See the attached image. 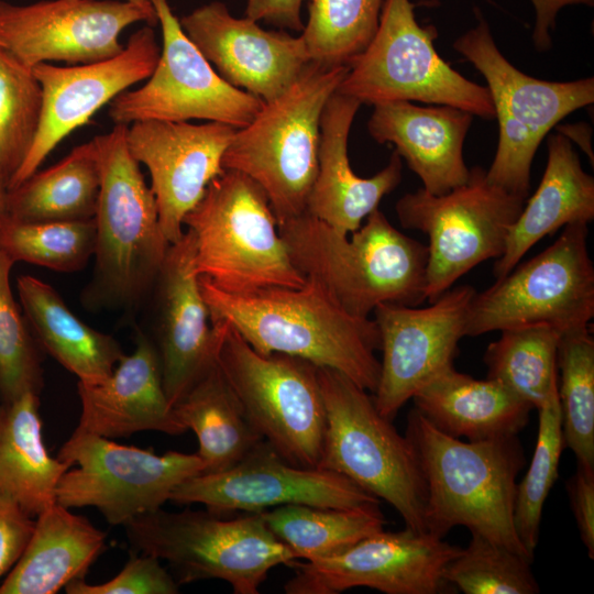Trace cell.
<instances>
[{
    "label": "cell",
    "instance_id": "6da1fadb",
    "mask_svg": "<svg viewBox=\"0 0 594 594\" xmlns=\"http://www.w3.org/2000/svg\"><path fill=\"white\" fill-rule=\"evenodd\" d=\"M211 322L231 326L257 352L284 353L333 369L375 392L381 349L374 319L346 312L316 279L299 288L223 292L199 277Z\"/></svg>",
    "mask_w": 594,
    "mask_h": 594
},
{
    "label": "cell",
    "instance_id": "7a4b0ae2",
    "mask_svg": "<svg viewBox=\"0 0 594 594\" xmlns=\"http://www.w3.org/2000/svg\"><path fill=\"white\" fill-rule=\"evenodd\" d=\"M406 436L426 484L427 532L443 538L453 527L464 526L531 562L514 524L516 480L525 465L518 437L462 441L436 428L416 408L408 414Z\"/></svg>",
    "mask_w": 594,
    "mask_h": 594
},
{
    "label": "cell",
    "instance_id": "3957f363",
    "mask_svg": "<svg viewBox=\"0 0 594 594\" xmlns=\"http://www.w3.org/2000/svg\"><path fill=\"white\" fill-rule=\"evenodd\" d=\"M277 227L295 267L352 316L370 318L383 304L426 300L427 245L397 230L378 209L351 239L307 212Z\"/></svg>",
    "mask_w": 594,
    "mask_h": 594
},
{
    "label": "cell",
    "instance_id": "277c9868",
    "mask_svg": "<svg viewBox=\"0 0 594 594\" xmlns=\"http://www.w3.org/2000/svg\"><path fill=\"white\" fill-rule=\"evenodd\" d=\"M128 125L94 138L100 186L94 216L95 272L85 300L99 307H131L151 288L170 243L158 218L155 196L127 143Z\"/></svg>",
    "mask_w": 594,
    "mask_h": 594
},
{
    "label": "cell",
    "instance_id": "5b68a950",
    "mask_svg": "<svg viewBox=\"0 0 594 594\" xmlns=\"http://www.w3.org/2000/svg\"><path fill=\"white\" fill-rule=\"evenodd\" d=\"M349 66L309 62L295 81L238 129L222 168L241 172L265 191L277 224L306 212L318 169L320 120Z\"/></svg>",
    "mask_w": 594,
    "mask_h": 594
},
{
    "label": "cell",
    "instance_id": "8992f818",
    "mask_svg": "<svg viewBox=\"0 0 594 594\" xmlns=\"http://www.w3.org/2000/svg\"><path fill=\"white\" fill-rule=\"evenodd\" d=\"M199 277L231 294L299 288L295 267L265 191L245 174L223 169L185 216Z\"/></svg>",
    "mask_w": 594,
    "mask_h": 594
},
{
    "label": "cell",
    "instance_id": "52a82bcc",
    "mask_svg": "<svg viewBox=\"0 0 594 594\" xmlns=\"http://www.w3.org/2000/svg\"><path fill=\"white\" fill-rule=\"evenodd\" d=\"M318 377L326 433L317 468L339 473L391 504L406 528L427 532L426 484L408 437L378 413L366 389L342 373L318 366Z\"/></svg>",
    "mask_w": 594,
    "mask_h": 594
},
{
    "label": "cell",
    "instance_id": "ba28073f",
    "mask_svg": "<svg viewBox=\"0 0 594 594\" xmlns=\"http://www.w3.org/2000/svg\"><path fill=\"white\" fill-rule=\"evenodd\" d=\"M123 527L136 551L169 564L178 584L218 579L235 594H257L270 570L297 560L258 513L224 519L210 510L158 508Z\"/></svg>",
    "mask_w": 594,
    "mask_h": 594
},
{
    "label": "cell",
    "instance_id": "9c48e42d",
    "mask_svg": "<svg viewBox=\"0 0 594 594\" xmlns=\"http://www.w3.org/2000/svg\"><path fill=\"white\" fill-rule=\"evenodd\" d=\"M479 23L453 48L483 75L499 135L486 170L490 183L527 200L534 156L549 131L575 110L594 102V78L548 81L516 68L498 50L487 22Z\"/></svg>",
    "mask_w": 594,
    "mask_h": 594
},
{
    "label": "cell",
    "instance_id": "30bf717a",
    "mask_svg": "<svg viewBox=\"0 0 594 594\" xmlns=\"http://www.w3.org/2000/svg\"><path fill=\"white\" fill-rule=\"evenodd\" d=\"M409 0H384L375 35L349 65L338 94L361 105L419 101L495 118L486 86L454 70L437 53V29L421 26Z\"/></svg>",
    "mask_w": 594,
    "mask_h": 594
},
{
    "label": "cell",
    "instance_id": "8fae6325",
    "mask_svg": "<svg viewBox=\"0 0 594 594\" xmlns=\"http://www.w3.org/2000/svg\"><path fill=\"white\" fill-rule=\"evenodd\" d=\"M221 324L218 364L250 421L280 457L317 468L326 433L318 366L289 354H262Z\"/></svg>",
    "mask_w": 594,
    "mask_h": 594
},
{
    "label": "cell",
    "instance_id": "7c38bea8",
    "mask_svg": "<svg viewBox=\"0 0 594 594\" xmlns=\"http://www.w3.org/2000/svg\"><path fill=\"white\" fill-rule=\"evenodd\" d=\"M525 201L490 183L481 166L443 195L420 188L400 197L395 205L399 223L429 240L426 300L433 302L473 267L501 257Z\"/></svg>",
    "mask_w": 594,
    "mask_h": 594
},
{
    "label": "cell",
    "instance_id": "4fadbf2b",
    "mask_svg": "<svg viewBox=\"0 0 594 594\" xmlns=\"http://www.w3.org/2000/svg\"><path fill=\"white\" fill-rule=\"evenodd\" d=\"M588 224L570 223L546 250L518 263L486 290L475 293L464 336L547 324L561 333L590 327L594 317V265Z\"/></svg>",
    "mask_w": 594,
    "mask_h": 594
},
{
    "label": "cell",
    "instance_id": "5bb4252c",
    "mask_svg": "<svg viewBox=\"0 0 594 594\" xmlns=\"http://www.w3.org/2000/svg\"><path fill=\"white\" fill-rule=\"evenodd\" d=\"M57 458L77 468L61 477L56 503L66 508L96 507L109 524L122 526L162 508L180 483L204 471L197 453L160 455L76 430Z\"/></svg>",
    "mask_w": 594,
    "mask_h": 594
},
{
    "label": "cell",
    "instance_id": "9a60e30c",
    "mask_svg": "<svg viewBox=\"0 0 594 594\" xmlns=\"http://www.w3.org/2000/svg\"><path fill=\"white\" fill-rule=\"evenodd\" d=\"M162 29L157 64L145 84L109 102L116 124L206 120L241 129L263 101L226 81L189 40L168 0H151Z\"/></svg>",
    "mask_w": 594,
    "mask_h": 594
},
{
    "label": "cell",
    "instance_id": "2e32d148",
    "mask_svg": "<svg viewBox=\"0 0 594 594\" xmlns=\"http://www.w3.org/2000/svg\"><path fill=\"white\" fill-rule=\"evenodd\" d=\"M460 550L429 532L383 529L332 556L294 562L284 591L337 594L364 586L386 594L452 593L443 572Z\"/></svg>",
    "mask_w": 594,
    "mask_h": 594
},
{
    "label": "cell",
    "instance_id": "e0dca14e",
    "mask_svg": "<svg viewBox=\"0 0 594 594\" xmlns=\"http://www.w3.org/2000/svg\"><path fill=\"white\" fill-rule=\"evenodd\" d=\"M158 23L153 8L113 0H0V47L23 65L88 64L118 55L125 28Z\"/></svg>",
    "mask_w": 594,
    "mask_h": 594
},
{
    "label": "cell",
    "instance_id": "ac0fdd59",
    "mask_svg": "<svg viewBox=\"0 0 594 594\" xmlns=\"http://www.w3.org/2000/svg\"><path fill=\"white\" fill-rule=\"evenodd\" d=\"M169 501L202 504L220 515L260 513L290 504L352 508L381 502L339 473L287 462L265 440L226 471L187 479L173 491Z\"/></svg>",
    "mask_w": 594,
    "mask_h": 594
},
{
    "label": "cell",
    "instance_id": "d6986e66",
    "mask_svg": "<svg viewBox=\"0 0 594 594\" xmlns=\"http://www.w3.org/2000/svg\"><path fill=\"white\" fill-rule=\"evenodd\" d=\"M475 293L460 285L428 307L383 304L374 309L382 361L373 399L382 416L393 421L419 388L453 366Z\"/></svg>",
    "mask_w": 594,
    "mask_h": 594
},
{
    "label": "cell",
    "instance_id": "ffe728a7",
    "mask_svg": "<svg viewBox=\"0 0 594 594\" xmlns=\"http://www.w3.org/2000/svg\"><path fill=\"white\" fill-rule=\"evenodd\" d=\"M160 54L155 32L146 24L135 31L123 50L111 58L69 66L41 63L32 67L43 91L41 123L8 190L35 173L66 136L88 123L105 105L131 86L146 80Z\"/></svg>",
    "mask_w": 594,
    "mask_h": 594
},
{
    "label": "cell",
    "instance_id": "44dd1931",
    "mask_svg": "<svg viewBox=\"0 0 594 594\" xmlns=\"http://www.w3.org/2000/svg\"><path fill=\"white\" fill-rule=\"evenodd\" d=\"M237 130L219 122L144 120L128 125L129 150L148 169L161 228L170 244L183 237L185 216L223 170L222 157Z\"/></svg>",
    "mask_w": 594,
    "mask_h": 594
},
{
    "label": "cell",
    "instance_id": "7402d4cb",
    "mask_svg": "<svg viewBox=\"0 0 594 594\" xmlns=\"http://www.w3.org/2000/svg\"><path fill=\"white\" fill-rule=\"evenodd\" d=\"M179 23L226 81L263 102L282 95L310 62L300 35L267 31L248 16L235 18L220 1L196 8Z\"/></svg>",
    "mask_w": 594,
    "mask_h": 594
},
{
    "label": "cell",
    "instance_id": "603a6c76",
    "mask_svg": "<svg viewBox=\"0 0 594 594\" xmlns=\"http://www.w3.org/2000/svg\"><path fill=\"white\" fill-rule=\"evenodd\" d=\"M153 288L157 306V353L166 397L174 406L213 361L221 324L211 323L195 268L193 233L167 250Z\"/></svg>",
    "mask_w": 594,
    "mask_h": 594
},
{
    "label": "cell",
    "instance_id": "cb8c5ba5",
    "mask_svg": "<svg viewBox=\"0 0 594 594\" xmlns=\"http://www.w3.org/2000/svg\"><path fill=\"white\" fill-rule=\"evenodd\" d=\"M361 102L334 92L320 120L318 169L306 212L337 232L349 235L402 180V157L394 151L388 164L374 176H358L349 161L348 140Z\"/></svg>",
    "mask_w": 594,
    "mask_h": 594
},
{
    "label": "cell",
    "instance_id": "d4e9b609",
    "mask_svg": "<svg viewBox=\"0 0 594 594\" xmlns=\"http://www.w3.org/2000/svg\"><path fill=\"white\" fill-rule=\"evenodd\" d=\"M77 392L81 411L76 431L109 439L141 431H187L166 397L156 345L140 330L134 350L109 377L98 384L78 382Z\"/></svg>",
    "mask_w": 594,
    "mask_h": 594
},
{
    "label": "cell",
    "instance_id": "484cf974",
    "mask_svg": "<svg viewBox=\"0 0 594 594\" xmlns=\"http://www.w3.org/2000/svg\"><path fill=\"white\" fill-rule=\"evenodd\" d=\"M473 117L450 106L383 102L374 105L367 131L377 143L395 145L426 191L443 195L469 178L463 143Z\"/></svg>",
    "mask_w": 594,
    "mask_h": 594
},
{
    "label": "cell",
    "instance_id": "4316f807",
    "mask_svg": "<svg viewBox=\"0 0 594 594\" xmlns=\"http://www.w3.org/2000/svg\"><path fill=\"white\" fill-rule=\"evenodd\" d=\"M541 182L510 228L506 248L493 266L496 279L508 274L542 238L570 223L594 219V178L587 174L570 139L551 134Z\"/></svg>",
    "mask_w": 594,
    "mask_h": 594
},
{
    "label": "cell",
    "instance_id": "83f0119b",
    "mask_svg": "<svg viewBox=\"0 0 594 594\" xmlns=\"http://www.w3.org/2000/svg\"><path fill=\"white\" fill-rule=\"evenodd\" d=\"M411 399L436 428L466 441L517 436L534 409L501 382L477 380L453 366L425 384Z\"/></svg>",
    "mask_w": 594,
    "mask_h": 594
},
{
    "label": "cell",
    "instance_id": "f1b7e54d",
    "mask_svg": "<svg viewBox=\"0 0 594 594\" xmlns=\"http://www.w3.org/2000/svg\"><path fill=\"white\" fill-rule=\"evenodd\" d=\"M32 536L0 585V594H54L84 579L106 546V534L58 503L36 516Z\"/></svg>",
    "mask_w": 594,
    "mask_h": 594
},
{
    "label": "cell",
    "instance_id": "f546056e",
    "mask_svg": "<svg viewBox=\"0 0 594 594\" xmlns=\"http://www.w3.org/2000/svg\"><path fill=\"white\" fill-rule=\"evenodd\" d=\"M22 312L45 352L79 383L98 384L124 356L120 343L81 321L50 284L31 275L16 279Z\"/></svg>",
    "mask_w": 594,
    "mask_h": 594
},
{
    "label": "cell",
    "instance_id": "4dcf8cb0",
    "mask_svg": "<svg viewBox=\"0 0 594 594\" xmlns=\"http://www.w3.org/2000/svg\"><path fill=\"white\" fill-rule=\"evenodd\" d=\"M72 466L44 444L38 394L0 400V493L37 516L56 503L57 484Z\"/></svg>",
    "mask_w": 594,
    "mask_h": 594
},
{
    "label": "cell",
    "instance_id": "1f68e13d",
    "mask_svg": "<svg viewBox=\"0 0 594 594\" xmlns=\"http://www.w3.org/2000/svg\"><path fill=\"white\" fill-rule=\"evenodd\" d=\"M173 408L180 422L197 437L202 473L232 468L264 440L224 377L217 354Z\"/></svg>",
    "mask_w": 594,
    "mask_h": 594
},
{
    "label": "cell",
    "instance_id": "d6a6232c",
    "mask_svg": "<svg viewBox=\"0 0 594 594\" xmlns=\"http://www.w3.org/2000/svg\"><path fill=\"white\" fill-rule=\"evenodd\" d=\"M99 186V156L92 139L8 190L7 217L21 222L91 219Z\"/></svg>",
    "mask_w": 594,
    "mask_h": 594
},
{
    "label": "cell",
    "instance_id": "836d02e7",
    "mask_svg": "<svg viewBox=\"0 0 594 594\" xmlns=\"http://www.w3.org/2000/svg\"><path fill=\"white\" fill-rule=\"evenodd\" d=\"M296 559L332 556L384 529L380 504L352 508L282 505L258 513Z\"/></svg>",
    "mask_w": 594,
    "mask_h": 594
},
{
    "label": "cell",
    "instance_id": "e575fe53",
    "mask_svg": "<svg viewBox=\"0 0 594 594\" xmlns=\"http://www.w3.org/2000/svg\"><path fill=\"white\" fill-rule=\"evenodd\" d=\"M561 332L547 324L502 330L483 360L487 377L539 409L558 388V345Z\"/></svg>",
    "mask_w": 594,
    "mask_h": 594
},
{
    "label": "cell",
    "instance_id": "d590c367",
    "mask_svg": "<svg viewBox=\"0 0 594 594\" xmlns=\"http://www.w3.org/2000/svg\"><path fill=\"white\" fill-rule=\"evenodd\" d=\"M557 366L564 443L578 464L594 469V338L591 327L563 332Z\"/></svg>",
    "mask_w": 594,
    "mask_h": 594
},
{
    "label": "cell",
    "instance_id": "8d00e7d4",
    "mask_svg": "<svg viewBox=\"0 0 594 594\" xmlns=\"http://www.w3.org/2000/svg\"><path fill=\"white\" fill-rule=\"evenodd\" d=\"M384 0H309L301 38L310 62L349 66L376 33Z\"/></svg>",
    "mask_w": 594,
    "mask_h": 594
},
{
    "label": "cell",
    "instance_id": "74e56055",
    "mask_svg": "<svg viewBox=\"0 0 594 594\" xmlns=\"http://www.w3.org/2000/svg\"><path fill=\"white\" fill-rule=\"evenodd\" d=\"M95 248L94 218L21 222L6 217L0 224V250L14 263L25 262L55 272L73 273L86 266Z\"/></svg>",
    "mask_w": 594,
    "mask_h": 594
},
{
    "label": "cell",
    "instance_id": "f35d334b",
    "mask_svg": "<svg viewBox=\"0 0 594 594\" xmlns=\"http://www.w3.org/2000/svg\"><path fill=\"white\" fill-rule=\"evenodd\" d=\"M43 91L32 68L0 47V182L8 189L36 138Z\"/></svg>",
    "mask_w": 594,
    "mask_h": 594
},
{
    "label": "cell",
    "instance_id": "ab89813d",
    "mask_svg": "<svg viewBox=\"0 0 594 594\" xmlns=\"http://www.w3.org/2000/svg\"><path fill=\"white\" fill-rule=\"evenodd\" d=\"M537 410V441L528 471L517 483L514 508L517 536L531 557L538 546L543 505L557 481L564 446L558 388Z\"/></svg>",
    "mask_w": 594,
    "mask_h": 594
},
{
    "label": "cell",
    "instance_id": "60d3db41",
    "mask_svg": "<svg viewBox=\"0 0 594 594\" xmlns=\"http://www.w3.org/2000/svg\"><path fill=\"white\" fill-rule=\"evenodd\" d=\"M469 546L448 563L443 576L464 594H536L539 585L530 561L471 532Z\"/></svg>",
    "mask_w": 594,
    "mask_h": 594
},
{
    "label": "cell",
    "instance_id": "b9f144b4",
    "mask_svg": "<svg viewBox=\"0 0 594 594\" xmlns=\"http://www.w3.org/2000/svg\"><path fill=\"white\" fill-rule=\"evenodd\" d=\"M15 263L0 250V400L41 393L43 371L38 345L16 302L10 283Z\"/></svg>",
    "mask_w": 594,
    "mask_h": 594
},
{
    "label": "cell",
    "instance_id": "7bdbcfd3",
    "mask_svg": "<svg viewBox=\"0 0 594 594\" xmlns=\"http://www.w3.org/2000/svg\"><path fill=\"white\" fill-rule=\"evenodd\" d=\"M67 594H176L179 584L162 565L161 560L150 554L131 556L123 569L111 580L101 584H88L84 579L72 581L65 586Z\"/></svg>",
    "mask_w": 594,
    "mask_h": 594
},
{
    "label": "cell",
    "instance_id": "ee69618b",
    "mask_svg": "<svg viewBox=\"0 0 594 594\" xmlns=\"http://www.w3.org/2000/svg\"><path fill=\"white\" fill-rule=\"evenodd\" d=\"M32 517L0 493V578L8 574L22 556L34 530Z\"/></svg>",
    "mask_w": 594,
    "mask_h": 594
},
{
    "label": "cell",
    "instance_id": "f6af8a7d",
    "mask_svg": "<svg viewBox=\"0 0 594 594\" xmlns=\"http://www.w3.org/2000/svg\"><path fill=\"white\" fill-rule=\"evenodd\" d=\"M572 513L590 559L594 558V469L580 464L566 481Z\"/></svg>",
    "mask_w": 594,
    "mask_h": 594
},
{
    "label": "cell",
    "instance_id": "bcb514c9",
    "mask_svg": "<svg viewBox=\"0 0 594 594\" xmlns=\"http://www.w3.org/2000/svg\"><path fill=\"white\" fill-rule=\"evenodd\" d=\"M304 0H248L245 16L260 22L301 32V4Z\"/></svg>",
    "mask_w": 594,
    "mask_h": 594
},
{
    "label": "cell",
    "instance_id": "7dc6e473",
    "mask_svg": "<svg viewBox=\"0 0 594 594\" xmlns=\"http://www.w3.org/2000/svg\"><path fill=\"white\" fill-rule=\"evenodd\" d=\"M536 13L532 41L537 51L543 52L551 47L550 31L556 29L559 11L573 4L592 7L594 0H530Z\"/></svg>",
    "mask_w": 594,
    "mask_h": 594
},
{
    "label": "cell",
    "instance_id": "c3c4849f",
    "mask_svg": "<svg viewBox=\"0 0 594 594\" xmlns=\"http://www.w3.org/2000/svg\"><path fill=\"white\" fill-rule=\"evenodd\" d=\"M7 197H8V189L0 182V224L7 217Z\"/></svg>",
    "mask_w": 594,
    "mask_h": 594
},
{
    "label": "cell",
    "instance_id": "681fc988",
    "mask_svg": "<svg viewBox=\"0 0 594 594\" xmlns=\"http://www.w3.org/2000/svg\"><path fill=\"white\" fill-rule=\"evenodd\" d=\"M124 1L131 2L140 7H144V8H153L151 0H124Z\"/></svg>",
    "mask_w": 594,
    "mask_h": 594
}]
</instances>
